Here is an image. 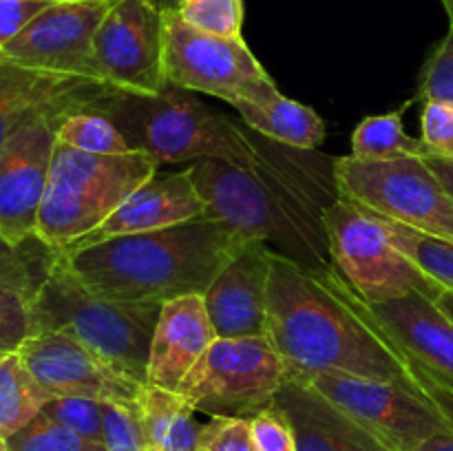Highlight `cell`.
<instances>
[{"label":"cell","instance_id":"12","mask_svg":"<svg viewBox=\"0 0 453 451\" xmlns=\"http://www.w3.org/2000/svg\"><path fill=\"white\" fill-rule=\"evenodd\" d=\"M97 78L115 91L157 96L164 78V11L155 0H113L93 40Z\"/></svg>","mask_w":453,"mask_h":451},{"label":"cell","instance_id":"23","mask_svg":"<svg viewBox=\"0 0 453 451\" xmlns=\"http://www.w3.org/2000/svg\"><path fill=\"white\" fill-rule=\"evenodd\" d=\"M230 106L248 128L288 149L317 150L326 141V122L321 115L281 91L261 102L239 100Z\"/></svg>","mask_w":453,"mask_h":451},{"label":"cell","instance_id":"4","mask_svg":"<svg viewBox=\"0 0 453 451\" xmlns=\"http://www.w3.org/2000/svg\"><path fill=\"white\" fill-rule=\"evenodd\" d=\"M106 115L135 153L157 166L217 157L252 166L261 149L224 113L211 109L195 93L166 84L157 96L109 91L91 106Z\"/></svg>","mask_w":453,"mask_h":451},{"label":"cell","instance_id":"32","mask_svg":"<svg viewBox=\"0 0 453 451\" xmlns=\"http://www.w3.org/2000/svg\"><path fill=\"white\" fill-rule=\"evenodd\" d=\"M34 336L31 301L20 292L0 287V354H13Z\"/></svg>","mask_w":453,"mask_h":451},{"label":"cell","instance_id":"44","mask_svg":"<svg viewBox=\"0 0 453 451\" xmlns=\"http://www.w3.org/2000/svg\"><path fill=\"white\" fill-rule=\"evenodd\" d=\"M442 7H445L447 16H449V25H453V0H441Z\"/></svg>","mask_w":453,"mask_h":451},{"label":"cell","instance_id":"41","mask_svg":"<svg viewBox=\"0 0 453 451\" xmlns=\"http://www.w3.org/2000/svg\"><path fill=\"white\" fill-rule=\"evenodd\" d=\"M416 451H453V429L436 433L427 442H423Z\"/></svg>","mask_w":453,"mask_h":451},{"label":"cell","instance_id":"11","mask_svg":"<svg viewBox=\"0 0 453 451\" xmlns=\"http://www.w3.org/2000/svg\"><path fill=\"white\" fill-rule=\"evenodd\" d=\"M283 383L286 363L265 336L217 339L177 394L202 414L250 418L273 405Z\"/></svg>","mask_w":453,"mask_h":451},{"label":"cell","instance_id":"26","mask_svg":"<svg viewBox=\"0 0 453 451\" xmlns=\"http://www.w3.org/2000/svg\"><path fill=\"white\" fill-rule=\"evenodd\" d=\"M60 250L34 234L13 243L0 233V287L20 292L29 301L35 299L47 281Z\"/></svg>","mask_w":453,"mask_h":451},{"label":"cell","instance_id":"7","mask_svg":"<svg viewBox=\"0 0 453 451\" xmlns=\"http://www.w3.org/2000/svg\"><path fill=\"white\" fill-rule=\"evenodd\" d=\"M332 265L365 303L425 294L436 301L445 287L403 255L374 212L345 197L323 208Z\"/></svg>","mask_w":453,"mask_h":451},{"label":"cell","instance_id":"45","mask_svg":"<svg viewBox=\"0 0 453 451\" xmlns=\"http://www.w3.org/2000/svg\"><path fill=\"white\" fill-rule=\"evenodd\" d=\"M0 451H9V447H7V440H4L3 436H0Z\"/></svg>","mask_w":453,"mask_h":451},{"label":"cell","instance_id":"29","mask_svg":"<svg viewBox=\"0 0 453 451\" xmlns=\"http://www.w3.org/2000/svg\"><path fill=\"white\" fill-rule=\"evenodd\" d=\"M9 451H104L93 442L40 411L34 420L7 438Z\"/></svg>","mask_w":453,"mask_h":451},{"label":"cell","instance_id":"36","mask_svg":"<svg viewBox=\"0 0 453 451\" xmlns=\"http://www.w3.org/2000/svg\"><path fill=\"white\" fill-rule=\"evenodd\" d=\"M102 445L104 451H144L135 405L106 402Z\"/></svg>","mask_w":453,"mask_h":451},{"label":"cell","instance_id":"5","mask_svg":"<svg viewBox=\"0 0 453 451\" xmlns=\"http://www.w3.org/2000/svg\"><path fill=\"white\" fill-rule=\"evenodd\" d=\"M159 312L162 303L97 296L80 281L62 252L31 301L34 334L60 332L71 336L137 383H146L149 376L150 343Z\"/></svg>","mask_w":453,"mask_h":451},{"label":"cell","instance_id":"20","mask_svg":"<svg viewBox=\"0 0 453 451\" xmlns=\"http://www.w3.org/2000/svg\"><path fill=\"white\" fill-rule=\"evenodd\" d=\"M217 340L202 294L177 296L162 303L150 343L146 383L177 392L181 380Z\"/></svg>","mask_w":453,"mask_h":451},{"label":"cell","instance_id":"30","mask_svg":"<svg viewBox=\"0 0 453 451\" xmlns=\"http://www.w3.org/2000/svg\"><path fill=\"white\" fill-rule=\"evenodd\" d=\"M175 11L199 31L221 38H243V0H180Z\"/></svg>","mask_w":453,"mask_h":451},{"label":"cell","instance_id":"31","mask_svg":"<svg viewBox=\"0 0 453 451\" xmlns=\"http://www.w3.org/2000/svg\"><path fill=\"white\" fill-rule=\"evenodd\" d=\"M104 409L106 402L93 401V398L56 396L42 407V414L69 427L71 432L88 438V440L102 442V436H104Z\"/></svg>","mask_w":453,"mask_h":451},{"label":"cell","instance_id":"8","mask_svg":"<svg viewBox=\"0 0 453 451\" xmlns=\"http://www.w3.org/2000/svg\"><path fill=\"white\" fill-rule=\"evenodd\" d=\"M332 172L341 197L420 233L453 241V197L423 157L361 162L345 155L332 162Z\"/></svg>","mask_w":453,"mask_h":451},{"label":"cell","instance_id":"1","mask_svg":"<svg viewBox=\"0 0 453 451\" xmlns=\"http://www.w3.org/2000/svg\"><path fill=\"white\" fill-rule=\"evenodd\" d=\"M265 339L286 370L343 371L420 392L407 354L334 270L270 255Z\"/></svg>","mask_w":453,"mask_h":451},{"label":"cell","instance_id":"13","mask_svg":"<svg viewBox=\"0 0 453 451\" xmlns=\"http://www.w3.org/2000/svg\"><path fill=\"white\" fill-rule=\"evenodd\" d=\"M69 115L44 113L27 119L0 150V233L13 243L34 237L49 184L58 126Z\"/></svg>","mask_w":453,"mask_h":451},{"label":"cell","instance_id":"24","mask_svg":"<svg viewBox=\"0 0 453 451\" xmlns=\"http://www.w3.org/2000/svg\"><path fill=\"white\" fill-rule=\"evenodd\" d=\"M51 398L27 370L20 354L0 356V436L4 440L34 420Z\"/></svg>","mask_w":453,"mask_h":451},{"label":"cell","instance_id":"46","mask_svg":"<svg viewBox=\"0 0 453 451\" xmlns=\"http://www.w3.org/2000/svg\"><path fill=\"white\" fill-rule=\"evenodd\" d=\"M155 3H157V0H155Z\"/></svg>","mask_w":453,"mask_h":451},{"label":"cell","instance_id":"14","mask_svg":"<svg viewBox=\"0 0 453 451\" xmlns=\"http://www.w3.org/2000/svg\"><path fill=\"white\" fill-rule=\"evenodd\" d=\"M111 3L113 0H60L44 9L0 53L34 69L97 78L93 40Z\"/></svg>","mask_w":453,"mask_h":451},{"label":"cell","instance_id":"18","mask_svg":"<svg viewBox=\"0 0 453 451\" xmlns=\"http://www.w3.org/2000/svg\"><path fill=\"white\" fill-rule=\"evenodd\" d=\"M203 212H206V203L197 193V186H195L188 168L180 172H168V175H155L153 180L142 184L135 193L128 195L119 203L118 210L106 217L96 230L80 237L78 241L69 243L60 252L96 246V243L113 237L162 230L168 226L197 219V217H203Z\"/></svg>","mask_w":453,"mask_h":451},{"label":"cell","instance_id":"39","mask_svg":"<svg viewBox=\"0 0 453 451\" xmlns=\"http://www.w3.org/2000/svg\"><path fill=\"white\" fill-rule=\"evenodd\" d=\"M411 371H414L416 385H418L420 392L429 398V401L436 405V409L445 416V420L449 423V427L453 429V389L447 387V385L438 383L436 378L427 374L420 365H416L414 361H410Z\"/></svg>","mask_w":453,"mask_h":451},{"label":"cell","instance_id":"6","mask_svg":"<svg viewBox=\"0 0 453 451\" xmlns=\"http://www.w3.org/2000/svg\"><path fill=\"white\" fill-rule=\"evenodd\" d=\"M157 168L144 153L93 155L58 141L35 234L62 250L113 215Z\"/></svg>","mask_w":453,"mask_h":451},{"label":"cell","instance_id":"17","mask_svg":"<svg viewBox=\"0 0 453 451\" xmlns=\"http://www.w3.org/2000/svg\"><path fill=\"white\" fill-rule=\"evenodd\" d=\"M270 255L264 241H248L203 292L217 339L265 336Z\"/></svg>","mask_w":453,"mask_h":451},{"label":"cell","instance_id":"21","mask_svg":"<svg viewBox=\"0 0 453 451\" xmlns=\"http://www.w3.org/2000/svg\"><path fill=\"white\" fill-rule=\"evenodd\" d=\"M274 402L290 418L296 451H389L367 429L296 380L286 378Z\"/></svg>","mask_w":453,"mask_h":451},{"label":"cell","instance_id":"22","mask_svg":"<svg viewBox=\"0 0 453 451\" xmlns=\"http://www.w3.org/2000/svg\"><path fill=\"white\" fill-rule=\"evenodd\" d=\"M135 407L144 451H202L203 424L197 423V411L181 394L144 383Z\"/></svg>","mask_w":453,"mask_h":451},{"label":"cell","instance_id":"2","mask_svg":"<svg viewBox=\"0 0 453 451\" xmlns=\"http://www.w3.org/2000/svg\"><path fill=\"white\" fill-rule=\"evenodd\" d=\"M246 243L233 228L203 215L62 255L97 296L166 303L177 296L203 294Z\"/></svg>","mask_w":453,"mask_h":451},{"label":"cell","instance_id":"25","mask_svg":"<svg viewBox=\"0 0 453 451\" xmlns=\"http://www.w3.org/2000/svg\"><path fill=\"white\" fill-rule=\"evenodd\" d=\"M403 109L380 115H367L352 133V157L361 162H392L427 155L420 137H411L403 126Z\"/></svg>","mask_w":453,"mask_h":451},{"label":"cell","instance_id":"42","mask_svg":"<svg viewBox=\"0 0 453 451\" xmlns=\"http://www.w3.org/2000/svg\"><path fill=\"white\" fill-rule=\"evenodd\" d=\"M436 305L453 321V290H442L436 299Z\"/></svg>","mask_w":453,"mask_h":451},{"label":"cell","instance_id":"15","mask_svg":"<svg viewBox=\"0 0 453 451\" xmlns=\"http://www.w3.org/2000/svg\"><path fill=\"white\" fill-rule=\"evenodd\" d=\"M20 358L35 380L56 396L93 398L102 402L135 405L144 383L128 378L82 343L60 332L34 334L20 349Z\"/></svg>","mask_w":453,"mask_h":451},{"label":"cell","instance_id":"9","mask_svg":"<svg viewBox=\"0 0 453 451\" xmlns=\"http://www.w3.org/2000/svg\"><path fill=\"white\" fill-rule=\"evenodd\" d=\"M286 378L305 385L348 418L379 438L389 451H416L449 423L423 392L343 371L286 370Z\"/></svg>","mask_w":453,"mask_h":451},{"label":"cell","instance_id":"3","mask_svg":"<svg viewBox=\"0 0 453 451\" xmlns=\"http://www.w3.org/2000/svg\"><path fill=\"white\" fill-rule=\"evenodd\" d=\"M252 166L206 157L188 166L197 193L206 203L203 215L233 228L246 241L277 243L273 250L321 270L330 268L323 208L334 199L310 195L308 181L299 184L281 175L277 162L265 157Z\"/></svg>","mask_w":453,"mask_h":451},{"label":"cell","instance_id":"35","mask_svg":"<svg viewBox=\"0 0 453 451\" xmlns=\"http://www.w3.org/2000/svg\"><path fill=\"white\" fill-rule=\"evenodd\" d=\"M420 141L427 155L453 159V102H425L420 115Z\"/></svg>","mask_w":453,"mask_h":451},{"label":"cell","instance_id":"33","mask_svg":"<svg viewBox=\"0 0 453 451\" xmlns=\"http://www.w3.org/2000/svg\"><path fill=\"white\" fill-rule=\"evenodd\" d=\"M418 100L453 102V25L425 62L418 84Z\"/></svg>","mask_w":453,"mask_h":451},{"label":"cell","instance_id":"28","mask_svg":"<svg viewBox=\"0 0 453 451\" xmlns=\"http://www.w3.org/2000/svg\"><path fill=\"white\" fill-rule=\"evenodd\" d=\"M58 141L71 149L93 155H127L135 153L127 137L106 115L87 109L71 113L58 126Z\"/></svg>","mask_w":453,"mask_h":451},{"label":"cell","instance_id":"34","mask_svg":"<svg viewBox=\"0 0 453 451\" xmlns=\"http://www.w3.org/2000/svg\"><path fill=\"white\" fill-rule=\"evenodd\" d=\"M202 451H259L250 432V418L211 416L199 436Z\"/></svg>","mask_w":453,"mask_h":451},{"label":"cell","instance_id":"19","mask_svg":"<svg viewBox=\"0 0 453 451\" xmlns=\"http://www.w3.org/2000/svg\"><path fill=\"white\" fill-rule=\"evenodd\" d=\"M365 305L410 361L453 389V321L436 301L410 294Z\"/></svg>","mask_w":453,"mask_h":451},{"label":"cell","instance_id":"37","mask_svg":"<svg viewBox=\"0 0 453 451\" xmlns=\"http://www.w3.org/2000/svg\"><path fill=\"white\" fill-rule=\"evenodd\" d=\"M250 432L259 451H296L295 429L277 402L250 416Z\"/></svg>","mask_w":453,"mask_h":451},{"label":"cell","instance_id":"43","mask_svg":"<svg viewBox=\"0 0 453 451\" xmlns=\"http://www.w3.org/2000/svg\"><path fill=\"white\" fill-rule=\"evenodd\" d=\"M177 3H180V0H157V7L162 9V11H173V9H177Z\"/></svg>","mask_w":453,"mask_h":451},{"label":"cell","instance_id":"16","mask_svg":"<svg viewBox=\"0 0 453 451\" xmlns=\"http://www.w3.org/2000/svg\"><path fill=\"white\" fill-rule=\"evenodd\" d=\"M109 91L115 88L104 80L34 69L0 53V150L27 119L87 111Z\"/></svg>","mask_w":453,"mask_h":451},{"label":"cell","instance_id":"38","mask_svg":"<svg viewBox=\"0 0 453 451\" xmlns=\"http://www.w3.org/2000/svg\"><path fill=\"white\" fill-rule=\"evenodd\" d=\"M60 0H0V49Z\"/></svg>","mask_w":453,"mask_h":451},{"label":"cell","instance_id":"10","mask_svg":"<svg viewBox=\"0 0 453 451\" xmlns=\"http://www.w3.org/2000/svg\"><path fill=\"white\" fill-rule=\"evenodd\" d=\"M164 78L190 93H206L234 104L261 102L279 91L246 40L206 34L164 11Z\"/></svg>","mask_w":453,"mask_h":451},{"label":"cell","instance_id":"27","mask_svg":"<svg viewBox=\"0 0 453 451\" xmlns=\"http://www.w3.org/2000/svg\"><path fill=\"white\" fill-rule=\"evenodd\" d=\"M376 217L383 224V228L388 230L394 246L403 255L410 256L429 279L441 283L445 290H453V241L420 233V230L410 228L405 224H398V221L388 219V217Z\"/></svg>","mask_w":453,"mask_h":451},{"label":"cell","instance_id":"40","mask_svg":"<svg viewBox=\"0 0 453 451\" xmlns=\"http://www.w3.org/2000/svg\"><path fill=\"white\" fill-rule=\"evenodd\" d=\"M423 159L427 162V166L432 168L434 175L442 181L449 195L453 197V159L438 157V155H423Z\"/></svg>","mask_w":453,"mask_h":451}]
</instances>
